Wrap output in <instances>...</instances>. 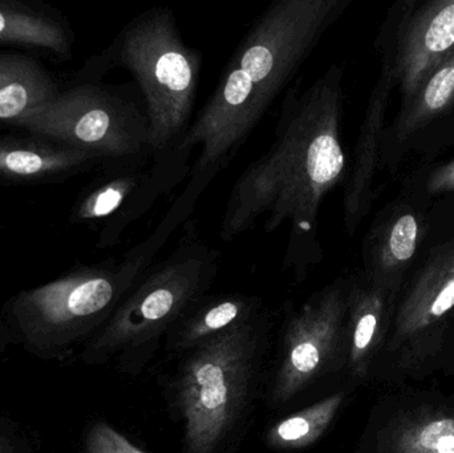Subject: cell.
I'll use <instances>...</instances> for the list:
<instances>
[{
	"instance_id": "cell-1",
	"label": "cell",
	"mask_w": 454,
	"mask_h": 453,
	"mask_svg": "<svg viewBox=\"0 0 454 453\" xmlns=\"http://www.w3.org/2000/svg\"><path fill=\"white\" fill-rule=\"evenodd\" d=\"M343 101V69L336 64L307 87L288 88L274 141L232 186L221 221L223 242L261 221L266 234L287 226L285 265L298 276L322 261L320 207L347 175Z\"/></svg>"
},
{
	"instance_id": "cell-2",
	"label": "cell",
	"mask_w": 454,
	"mask_h": 453,
	"mask_svg": "<svg viewBox=\"0 0 454 453\" xmlns=\"http://www.w3.org/2000/svg\"><path fill=\"white\" fill-rule=\"evenodd\" d=\"M348 5L349 0H275L254 21L176 151L188 160L200 148L181 201L196 207Z\"/></svg>"
},
{
	"instance_id": "cell-3",
	"label": "cell",
	"mask_w": 454,
	"mask_h": 453,
	"mask_svg": "<svg viewBox=\"0 0 454 453\" xmlns=\"http://www.w3.org/2000/svg\"><path fill=\"white\" fill-rule=\"evenodd\" d=\"M116 66L143 90L151 161L173 159L192 125L201 74V53L184 42L175 12L153 7L138 13L85 71L92 76Z\"/></svg>"
},
{
	"instance_id": "cell-4",
	"label": "cell",
	"mask_w": 454,
	"mask_h": 453,
	"mask_svg": "<svg viewBox=\"0 0 454 453\" xmlns=\"http://www.w3.org/2000/svg\"><path fill=\"white\" fill-rule=\"evenodd\" d=\"M10 128L98 154L106 165L152 160L145 114L121 93L90 79L60 88L50 103Z\"/></svg>"
},
{
	"instance_id": "cell-5",
	"label": "cell",
	"mask_w": 454,
	"mask_h": 453,
	"mask_svg": "<svg viewBox=\"0 0 454 453\" xmlns=\"http://www.w3.org/2000/svg\"><path fill=\"white\" fill-rule=\"evenodd\" d=\"M146 164L106 165L108 169L80 194L69 220L76 225L98 228V246L112 247L128 226L143 217L162 194L188 175V162L180 159Z\"/></svg>"
},
{
	"instance_id": "cell-6",
	"label": "cell",
	"mask_w": 454,
	"mask_h": 453,
	"mask_svg": "<svg viewBox=\"0 0 454 453\" xmlns=\"http://www.w3.org/2000/svg\"><path fill=\"white\" fill-rule=\"evenodd\" d=\"M240 378V355L230 342L215 343L192 362L183 380L181 402L194 453L209 452L225 433Z\"/></svg>"
},
{
	"instance_id": "cell-7",
	"label": "cell",
	"mask_w": 454,
	"mask_h": 453,
	"mask_svg": "<svg viewBox=\"0 0 454 453\" xmlns=\"http://www.w3.org/2000/svg\"><path fill=\"white\" fill-rule=\"evenodd\" d=\"M454 314V239L432 249L400 305L392 346L411 353L434 343Z\"/></svg>"
},
{
	"instance_id": "cell-8",
	"label": "cell",
	"mask_w": 454,
	"mask_h": 453,
	"mask_svg": "<svg viewBox=\"0 0 454 453\" xmlns=\"http://www.w3.org/2000/svg\"><path fill=\"white\" fill-rule=\"evenodd\" d=\"M454 52V0L424 4L403 28L391 66L402 88L404 104L418 92L426 77Z\"/></svg>"
},
{
	"instance_id": "cell-9",
	"label": "cell",
	"mask_w": 454,
	"mask_h": 453,
	"mask_svg": "<svg viewBox=\"0 0 454 453\" xmlns=\"http://www.w3.org/2000/svg\"><path fill=\"white\" fill-rule=\"evenodd\" d=\"M391 66L384 60L380 76L368 98L364 119L355 146L354 164L346 180L343 199V223L348 236H354L372 207L373 181L383 153L387 109L394 90Z\"/></svg>"
},
{
	"instance_id": "cell-10",
	"label": "cell",
	"mask_w": 454,
	"mask_h": 453,
	"mask_svg": "<svg viewBox=\"0 0 454 453\" xmlns=\"http://www.w3.org/2000/svg\"><path fill=\"white\" fill-rule=\"evenodd\" d=\"M0 136V185L60 183L106 164L103 157L43 136Z\"/></svg>"
},
{
	"instance_id": "cell-11",
	"label": "cell",
	"mask_w": 454,
	"mask_h": 453,
	"mask_svg": "<svg viewBox=\"0 0 454 453\" xmlns=\"http://www.w3.org/2000/svg\"><path fill=\"white\" fill-rule=\"evenodd\" d=\"M424 234V217L413 207L399 202L387 207L364 239L368 278L388 292L397 289L418 255Z\"/></svg>"
},
{
	"instance_id": "cell-12",
	"label": "cell",
	"mask_w": 454,
	"mask_h": 453,
	"mask_svg": "<svg viewBox=\"0 0 454 453\" xmlns=\"http://www.w3.org/2000/svg\"><path fill=\"white\" fill-rule=\"evenodd\" d=\"M346 298L341 287L325 290L303 309L293 327L287 359L280 375L279 393L291 395L319 369L333 345Z\"/></svg>"
},
{
	"instance_id": "cell-13",
	"label": "cell",
	"mask_w": 454,
	"mask_h": 453,
	"mask_svg": "<svg viewBox=\"0 0 454 453\" xmlns=\"http://www.w3.org/2000/svg\"><path fill=\"white\" fill-rule=\"evenodd\" d=\"M74 32L59 11L39 3L0 0V47L64 61L74 56Z\"/></svg>"
},
{
	"instance_id": "cell-14",
	"label": "cell",
	"mask_w": 454,
	"mask_h": 453,
	"mask_svg": "<svg viewBox=\"0 0 454 453\" xmlns=\"http://www.w3.org/2000/svg\"><path fill=\"white\" fill-rule=\"evenodd\" d=\"M60 87L34 56L0 52V125L10 127L50 103Z\"/></svg>"
},
{
	"instance_id": "cell-15",
	"label": "cell",
	"mask_w": 454,
	"mask_h": 453,
	"mask_svg": "<svg viewBox=\"0 0 454 453\" xmlns=\"http://www.w3.org/2000/svg\"><path fill=\"white\" fill-rule=\"evenodd\" d=\"M454 103V52L426 77L418 92L402 108L395 137L404 140L444 113Z\"/></svg>"
},
{
	"instance_id": "cell-16",
	"label": "cell",
	"mask_w": 454,
	"mask_h": 453,
	"mask_svg": "<svg viewBox=\"0 0 454 453\" xmlns=\"http://www.w3.org/2000/svg\"><path fill=\"white\" fill-rule=\"evenodd\" d=\"M391 292L368 278L364 286L352 290L354 301V332H352V362L362 366L370 355L383 324L387 297Z\"/></svg>"
},
{
	"instance_id": "cell-17",
	"label": "cell",
	"mask_w": 454,
	"mask_h": 453,
	"mask_svg": "<svg viewBox=\"0 0 454 453\" xmlns=\"http://www.w3.org/2000/svg\"><path fill=\"white\" fill-rule=\"evenodd\" d=\"M394 453H454V417H421L397 431Z\"/></svg>"
},
{
	"instance_id": "cell-18",
	"label": "cell",
	"mask_w": 454,
	"mask_h": 453,
	"mask_svg": "<svg viewBox=\"0 0 454 453\" xmlns=\"http://www.w3.org/2000/svg\"><path fill=\"white\" fill-rule=\"evenodd\" d=\"M343 402V395H335L283 420L274 430V441L286 446H304L322 435Z\"/></svg>"
},
{
	"instance_id": "cell-19",
	"label": "cell",
	"mask_w": 454,
	"mask_h": 453,
	"mask_svg": "<svg viewBox=\"0 0 454 453\" xmlns=\"http://www.w3.org/2000/svg\"><path fill=\"white\" fill-rule=\"evenodd\" d=\"M87 453H144L124 436L104 423H98L88 436Z\"/></svg>"
},
{
	"instance_id": "cell-20",
	"label": "cell",
	"mask_w": 454,
	"mask_h": 453,
	"mask_svg": "<svg viewBox=\"0 0 454 453\" xmlns=\"http://www.w3.org/2000/svg\"><path fill=\"white\" fill-rule=\"evenodd\" d=\"M243 309H245V303L240 300L223 301L204 314L201 321L197 324L196 330H199L200 334H204V332L223 329L242 314Z\"/></svg>"
},
{
	"instance_id": "cell-21",
	"label": "cell",
	"mask_w": 454,
	"mask_h": 453,
	"mask_svg": "<svg viewBox=\"0 0 454 453\" xmlns=\"http://www.w3.org/2000/svg\"><path fill=\"white\" fill-rule=\"evenodd\" d=\"M427 191L432 194L454 191V161L439 168L429 176Z\"/></svg>"
},
{
	"instance_id": "cell-22",
	"label": "cell",
	"mask_w": 454,
	"mask_h": 453,
	"mask_svg": "<svg viewBox=\"0 0 454 453\" xmlns=\"http://www.w3.org/2000/svg\"><path fill=\"white\" fill-rule=\"evenodd\" d=\"M0 453H10V452L4 451V449H0Z\"/></svg>"
}]
</instances>
